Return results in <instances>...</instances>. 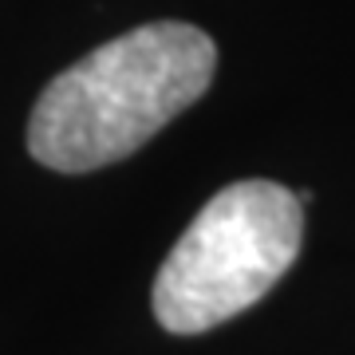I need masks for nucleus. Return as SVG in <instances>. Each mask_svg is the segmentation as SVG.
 I'll list each match as a JSON object with an SVG mask.
<instances>
[{"instance_id": "obj_2", "label": "nucleus", "mask_w": 355, "mask_h": 355, "mask_svg": "<svg viewBox=\"0 0 355 355\" xmlns=\"http://www.w3.org/2000/svg\"><path fill=\"white\" fill-rule=\"evenodd\" d=\"M304 241V202L280 182L245 178L202 205L154 280V316L198 336L253 308L292 268Z\"/></svg>"}, {"instance_id": "obj_1", "label": "nucleus", "mask_w": 355, "mask_h": 355, "mask_svg": "<svg viewBox=\"0 0 355 355\" xmlns=\"http://www.w3.org/2000/svg\"><path fill=\"white\" fill-rule=\"evenodd\" d=\"M214 67L217 48L202 28L142 24L44 87L28 119V150L60 174L111 166L202 99Z\"/></svg>"}]
</instances>
